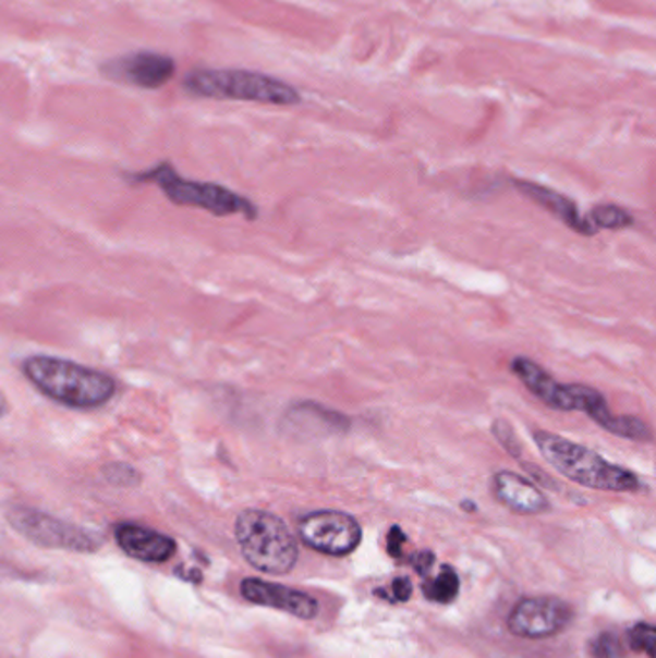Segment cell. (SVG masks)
Masks as SVG:
<instances>
[{"label": "cell", "mask_w": 656, "mask_h": 658, "mask_svg": "<svg viewBox=\"0 0 656 658\" xmlns=\"http://www.w3.org/2000/svg\"><path fill=\"white\" fill-rule=\"evenodd\" d=\"M510 368L514 371V376L530 389V393H534L549 409L585 412L591 421L597 422L600 428L607 429L615 436L633 439V441H651L653 434L645 422L635 416L615 414L610 411L607 399L600 395L597 389L578 386V383H560L550 376L549 371L543 370L539 364H535L525 356H517L510 364Z\"/></svg>", "instance_id": "6da1fadb"}, {"label": "cell", "mask_w": 656, "mask_h": 658, "mask_svg": "<svg viewBox=\"0 0 656 658\" xmlns=\"http://www.w3.org/2000/svg\"><path fill=\"white\" fill-rule=\"evenodd\" d=\"M22 371L42 395L75 411H93L112 401L114 378L89 366L35 354L22 363Z\"/></svg>", "instance_id": "7a4b0ae2"}, {"label": "cell", "mask_w": 656, "mask_h": 658, "mask_svg": "<svg viewBox=\"0 0 656 658\" xmlns=\"http://www.w3.org/2000/svg\"><path fill=\"white\" fill-rule=\"evenodd\" d=\"M534 441L543 459L574 484L615 493H637L643 489L640 477L632 470L612 464L599 453L567 437L535 429Z\"/></svg>", "instance_id": "3957f363"}, {"label": "cell", "mask_w": 656, "mask_h": 658, "mask_svg": "<svg viewBox=\"0 0 656 658\" xmlns=\"http://www.w3.org/2000/svg\"><path fill=\"white\" fill-rule=\"evenodd\" d=\"M235 539L246 562L263 574L283 576L299 560L295 535L271 512L258 509L241 512L235 520Z\"/></svg>", "instance_id": "277c9868"}, {"label": "cell", "mask_w": 656, "mask_h": 658, "mask_svg": "<svg viewBox=\"0 0 656 658\" xmlns=\"http://www.w3.org/2000/svg\"><path fill=\"white\" fill-rule=\"evenodd\" d=\"M183 85L191 95L206 99L251 100L278 107L301 102L293 85L246 70H197L185 77Z\"/></svg>", "instance_id": "5b68a950"}, {"label": "cell", "mask_w": 656, "mask_h": 658, "mask_svg": "<svg viewBox=\"0 0 656 658\" xmlns=\"http://www.w3.org/2000/svg\"><path fill=\"white\" fill-rule=\"evenodd\" d=\"M137 180L156 183L175 205L195 206L214 216L243 215L248 220H255L258 215L256 206L238 193L216 183L183 180L170 164L158 166L153 172L139 173Z\"/></svg>", "instance_id": "8992f818"}, {"label": "cell", "mask_w": 656, "mask_h": 658, "mask_svg": "<svg viewBox=\"0 0 656 658\" xmlns=\"http://www.w3.org/2000/svg\"><path fill=\"white\" fill-rule=\"evenodd\" d=\"M7 520L10 526L14 527L17 534L24 535L27 541L47 549L95 552L102 547L100 535L29 507H12L7 512Z\"/></svg>", "instance_id": "52a82bcc"}, {"label": "cell", "mask_w": 656, "mask_h": 658, "mask_svg": "<svg viewBox=\"0 0 656 658\" xmlns=\"http://www.w3.org/2000/svg\"><path fill=\"white\" fill-rule=\"evenodd\" d=\"M299 537L306 547L329 557H347L362 541L359 520L341 511H316L299 522Z\"/></svg>", "instance_id": "ba28073f"}, {"label": "cell", "mask_w": 656, "mask_h": 658, "mask_svg": "<svg viewBox=\"0 0 656 658\" xmlns=\"http://www.w3.org/2000/svg\"><path fill=\"white\" fill-rule=\"evenodd\" d=\"M572 617V607L557 597H525L510 612L509 630L524 639H547L560 634Z\"/></svg>", "instance_id": "9c48e42d"}, {"label": "cell", "mask_w": 656, "mask_h": 658, "mask_svg": "<svg viewBox=\"0 0 656 658\" xmlns=\"http://www.w3.org/2000/svg\"><path fill=\"white\" fill-rule=\"evenodd\" d=\"M102 74L110 80L130 83L141 89H158L172 80L175 74V62L165 54L141 50L127 57L110 60L102 66Z\"/></svg>", "instance_id": "30bf717a"}, {"label": "cell", "mask_w": 656, "mask_h": 658, "mask_svg": "<svg viewBox=\"0 0 656 658\" xmlns=\"http://www.w3.org/2000/svg\"><path fill=\"white\" fill-rule=\"evenodd\" d=\"M241 595L246 601L255 602L260 607H270V609L283 610L301 620H312L318 617L320 605L311 595L303 592H296L286 585L270 584L258 577H246L241 582Z\"/></svg>", "instance_id": "8fae6325"}, {"label": "cell", "mask_w": 656, "mask_h": 658, "mask_svg": "<svg viewBox=\"0 0 656 658\" xmlns=\"http://www.w3.org/2000/svg\"><path fill=\"white\" fill-rule=\"evenodd\" d=\"M116 544L120 545L125 555L141 562H153L160 564L173 557L175 552V541L168 535L155 532L150 527L123 522L118 524L114 529Z\"/></svg>", "instance_id": "7c38bea8"}, {"label": "cell", "mask_w": 656, "mask_h": 658, "mask_svg": "<svg viewBox=\"0 0 656 658\" xmlns=\"http://www.w3.org/2000/svg\"><path fill=\"white\" fill-rule=\"evenodd\" d=\"M493 493L497 497V501L517 514L534 516V514L550 511L549 499L539 491L535 482L518 476L509 470H501L495 474Z\"/></svg>", "instance_id": "4fadbf2b"}, {"label": "cell", "mask_w": 656, "mask_h": 658, "mask_svg": "<svg viewBox=\"0 0 656 658\" xmlns=\"http://www.w3.org/2000/svg\"><path fill=\"white\" fill-rule=\"evenodd\" d=\"M514 187H517L522 195H525V197L535 200L537 205L547 208L550 215L560 218L562 222L567 223L568 228H572V230L578 231V233H582V235H595V233H597V230L587 222V218H582V216H580L574 203H572L570 198L564 197V195L557 193V191L547 190V187H543V185L524 182V180L514 182Z\"/></svg>", "instance_id": "5bb4252c"}, {"label": "cell", "mask_w": 656, "mask_h": 658, "mask_svg": "<svg viewBox=\"0 0 656 658\" xmlns=\"http://www.w3.org/2000/svg\"><path fill=\"white\" fill-rule=\"evenodd\" d=\"M286 424L296 431L311 434H345L351 428V421L341 412L329 411L324 404H293L286 412Z\"/></svg>", "instance_id": "9a60e30c"}, {"label": "cell", "mask_w": 656, "mask_h": 658, "mask_svg": "<svg viewBox=\"0 0 656 658\" xmlns=\"http://www.w3.org/2000/svg\"><path fill=\"white\" fill-rule=\"evenodd\" d=\"M459 576L451 566L441 568V572L432 580H427L422 587L427 601L434 602H451L459 595Z\"/></svg>", "instance_id": "2e32d148"}, {"label": "cell", "mask_w": 656, "mask_h": 658, "mask_svg": "<svg viewBox=\"0 0 656 658\" xmlns=\"http://www.w3.org/2000/svg\"><path fill=\"white\" fill-rule=\"evenodd\" d=\"M587 222L595 230H623L628 226H632L633 218L628 210H623L616 205H599L591 210Z\"/></svg>", "instance_id": "e0dca14e"}, {"label": "cell", "mask_w": 656, "mask_h": 658, "mask_svg": "<svg viewBox=\"0 0 656 658\" xmlns=\"http://www.w3.org/2000/svg\"><path fill=\"white\" fill-rule=\"evenodd\" d=\"M628 643H630V649L635 650V653H645L648 658H655V625L645 624V622L633 625L630 634H628Z\"/></svg>", "instance_id": "ac0fdd59"}, {"label": "cell", "mask_w": 656, "mask_h": 658, "mask_svg": "<svg viewBox=\"0 0 656 658\" xmlns=\"http://www.w3.org/2000/svg\"><path fill=\"white\" fill-rule=\"evenodd\" d=\"M591 657L593 658H625V647L622 639L616 634H600L595 637L590 645Z\"/></svg>", "instance_id": "d6986e66"}, {"label": "cell", "mask_w": 656, "mask_h": 658, "mask_svg": "<svg viewBox=\"0 0 656 658\" xmlns=\"http://www.w3.org/2000/svg\"><path fill=\"white\" fill-rule=\"evenodd\" d=\"M102 474L107 477L108 482L112 484V486L120 487H130L137 486L139 484V472L130 466V464H122V462H112V464H107L105 468H102Z\"/></svg>", "instance_id": "ffe728a7"}, {"label": "cell", "mask_w": 656, "mask_h": 658, "mask_svg": "<svg viewBox=\"0 0 656 658\" xmlns=\"http://www.w3.org/2000/svg\"><path fill=\"white\" fill-rule=\"evenodd\" d=\"M493 434L497 437V441L509 451L514 459H520V443H518L514 431L505 421H497L493 424Z\"/></svg>", "instance_id": "44dd1931"}, {"label": "cell", "mask_w": 656, "mask_h": 658, "mask_svg": "<svg viewBox=\"0 0 656 658\" xmlns=\"http://www.w3.org/2000/svg\"><path fill=\"white\" fill-rule=\"evenodd\" d=\"M406 544V535L402 532L401 527L393 526L387 534V552L394 557V559H401L402 545Z\"/></svg>", "instance_id": "7402d4cb"}, {"label": "cell", "mask_w": 656, "mask_h": 658, "mask_svg": "<svg viewBox=\"0 0 656 658\" xmlns=\"http://www.w3.org/2000/svg\"><path fill=\"white\" fill-rule=\"evenodd\" d=\"M391 595H393V601L406 602L411 599L412 584L409 577H397L391 584Z\"/></svg>", "instance_id": "603a6c76"}, {"label": "cell", "mask_w": 656, "mask_h": 658, "mask_svg": "<svg viewBox=\"0 0 656 658\" xmlns=\"http://www.w3.org/2000/svg\"><path fill=\"white\" fill-rule=\"evenodd\" d=\"M412 564L416 568L420 576H426L435 564V555L432 551H420L418 555L412 557Z\"/></svg>", "instance_id": "cb8c5ba5"}, {"label": "cell", "mask_w": 656, "mask_h": 658, "mask_svg": "<svg viewBox=\"0 0 656 658\" xmlns=\"http://www.w3.org/2000/svg\"><path fill=\"white\" fill-rule=\"evenodd\" d=\"M9 414V399L0 391V418H4Z\"/></svg>", "instance_id": "d4e9b609"}, {"label": "cell", "mask_w": 656, "mask_h": 658, "mask_svg": "<svg viewBox=\"0 0 656 658\" xmlns=\"http://www.w3.org/2000/svg\"><path fill=\"white\" fill-rule=\"evenodd\" d=\"M462 507H464V511H467V512L476 511V504H474V502H464V504H462Z\"/></svg>", "instance_id": "484cf974"}]
</instances>
